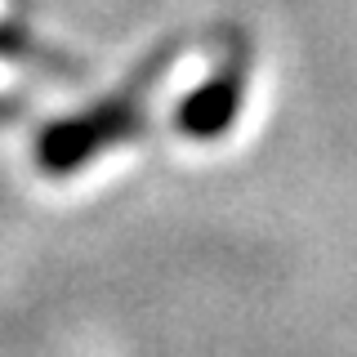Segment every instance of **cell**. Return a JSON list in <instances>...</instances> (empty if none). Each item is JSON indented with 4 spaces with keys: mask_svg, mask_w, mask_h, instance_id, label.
I'll list each match as a JSON object with an SVG mask.
<instances>
[{
    "mask_svg": "<svg viewBox=\"0 0 357 357\" xmlns=\"http://www.w3.org/2000/svg\"><path fill=\"white\" fill-rule=\"evenodd\" d=\"M134 126H139V107H134V89H126L121 98L94 107L89 116L50 126L40 134V152L36 156H40V165L50 174H67V170H76V165H85L94 152H103L116 139H126Z\"/></svg>",
    "mask_w": 357,
    "mask_h": 357,
    "instance_id": "obj_1",
    "label": "cell"
},
{
    "mask_svg": "<svg viewBox=\"0 0 357 357\" xmlns=\"http://www.w3.org/2000/svg\"><path fill=\"white\" fill-rule=\"evenodd\" d=\"M237 98H241V72L228 67L223 76H215L210 85H201L192 98L178 112V126L197 139H210V134L228 130V121L237 116Z\"/></svg>",
    "mask_w": 357,
    "mask_h": 357,
    "instance_id": "obj_2",
    "label": "cell"
}]
</instances>
